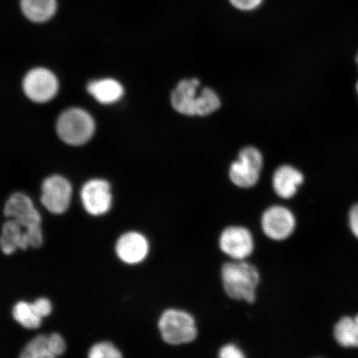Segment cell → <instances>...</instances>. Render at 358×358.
<instances>
[{
    "instance_id": "cell-1",
    "label": "cell",
    "mask_w": 358,
    "mask_h": 358,
    "mask_svg": "<svg viewBox=\"0 0 358 358\" xmlns=\"http://www.w3.org/2000/svg\"><path fill=\"white\" fill-rule=\"evenodd\" d=\"M224 290L232 299L252 303L256 301L259 273L252 264L243 261L227 262L222 268Z\"/></svg>"
},
{
    "instance_id": "cell-2",
    "label": "cell",
    "mask_w": 358,
    "mask_h": 358,
    "mask_svg": "<svg viewBox=\"0 0 358 358\" xmlns=\"http://www.w3.org/2000/svg\"><path fill=\"white\" fill-rule=\"evenodd\" d=\"M56 129L57 136L66 145L80 146L91 141L96 131V123L89 112L73 107L62 112Z\"/></svg>"
},
{
    "instance_id": "cell-3",
    "label": "cell",
    "mask_w": 358,
    "mask_h": 358,
    "mask_svg": "<svg viewBox=\"0 0 358 358\" xmlns=\"http://www.w3.org/2000/svg\"><path fill=\"white\" fill-rule=\"evenodd\" d=\"M159 329L164 341L170 345L189 343L198 336L194 317L176 308H169L161 315Z\"/></svg>"
},
{
    "instance_id": "cell-4",
    "label": "cell",
    "mask_w": 358,
    "mask_h": 358,
    "mask_svg": "<svg viewBox=\"0 0 358 358\" xmlns=\"http://www.w3.org/2000/svg\"><path fill=\"white\" fill-rule=\"evenodd\" d=\"M22 90L30 101L43 104L57 96L59 83L52 71L37 67L26 74L22 80Z\"/></svg>"
},
{
    "instance_id": "cell-5",
    "label": "cell",
    "mask_w": 358,
    "mask_h": 358,
    "mask_svg": "<svg viewBox=\"0 0 358 358\" xmlns=\"http://www.w3.org/2000/svg\"><path fill=\"white\" fill-rule=\"evenodd\" d=\"M263 166V157L256 148L246 147L240 152L238 160L232 163L229 176L237 187L248 189L257 185Z\"/></svg>"
},
{
    "instance_id": "cell-6",
    "label": "cell",
    "mask_w": 358,
    "mask_h": 358,
    "mask_svg": "<svg viewBox=\"0 0 358 358\" xmlns=\"http://www.w3.org/2000/svg\"><path fill=\"white\" fill-rule=\"evenodd\" d=\"M41 190V203L49 213L62 215L69 210L73 198V186L69 179L57 174L48 177Z\"/></svg>"
},
{
    "instance_id": "cell-7",
    "label": "cell",
    "mask_w": 358,
    "mask_h": 358,
    "mask_svg": "<svg viewBox=\"0 0 358 358\" xmlns=\"http://www.w3.org/2000/svg\"><path fill=\"white\" fill-rule=\"evenodd\" d=\"M80 201L85 211L94 217H100L108 213L113 203L111 186L102 178L87 181L80 190Z\"/></svg>"
},
{
    "instance_id": "cell-8",
    "label": "cell",
    "mask_w": 358,
    "mask_h": 358,
    "mask_svg": "<svg viewBox=\"0 0 358 358\" xmlns=\"http://www.w3.org/2000/svg\"><path fill=\"white\" fill-rule=\"evenodd\" d=\"M3 214L8 219L19 223L27 231L42 227V217L30 196L17 192L6 201Z\"/></svg>"
},
{
    "instance_id": "cell-9",
    "label": "cell",
    "mask_w": 358,
    "mask_h": 358,
    "mask_svg": "<svg viewBox=\"0 0 358 358\" xmlns=\"http://www.w3.org/2000/svg\"><path fill=\"white\" fill-rule=\"evenodd\" d=\"M295 224L294 214L283 206H272L263 213L262 217L264 234L275 241L287 239L292 235Z\"/></svg>"
},
{
    "instance_id": "cell-10",
    "label": "cell",
    "mask_w": 358,
    "mask_h": 358,
    "mask_svg": "<svg viewBox=\"0 0 358 358\" xmlns=\"http://www.w3.org/2000/svg\"><path fill=\"white\" fill-rule=\"evenodd\" d=\"M219 245L227 256L243 261L253 253L254 239L248 228L232 226L222 232Z\"/></svg>"
},
{
    "instance_id": "cell-11",
    "label": "cell",
    "mask_w": 358,
    "mask_h": 358,
    "mask_svg": "<svg viewBox=\"0 0 358 358\" xmlns=\"http://www.w3.org/2000/svg\"><path fill=\"white\" fill-rule=\"evenodd\" d=\"M66 343L60 334H40L26 344L20 357L22 358H55L64 355Z\"/></svg>"
},
{
    "instance_id": "cell-12",
    "label": "cell",
    "mask_w": 358,
    "mask_h": 358,
    "mask_svg": "<svg viewBox=\"0 0 358 358\" xmlns=\"http://www.w3.org/2000/svg\"><path fill=\"white\" fill-rule=\"evenodd\" d=\"M149 252V241L140 232H127L116 241V256L127 265H137L144 262Z\"/></svg>"
},
{
    "instance_id": "cell-13",
    "label": "cell",
    "mask_w": 358,
    "mask_h": 358,
    "mask_svg": "<svg viewBox=\"0 0 358 358\" xmlns=\"http://www.w3.org/2000/svg\"><path fill=\"white\" fill-rule=\"evenodd\" d=\"M199 86V80L196 78L181 80L172 93L171 102L174 110L182 115H196Z\"/></svg>"
},
{
    "instance_id": "cell-14",
    "label": "cell",
    "mask_w": 358,
    "mask_h": 358,
    "mask_svg": "<svg viewBox=\"0 0 358 358\" xmlns=\"http://www.w3.org/2000/svg\"><path fill=\"white\" fill-rule=\"evenodd\" d=\"M29 248L28 231L12 219H8L3 223L0 235V249L2 252L10 256L17 250H25Z\"/></svg>"
},
{
    "instance_id": "cell-15",
    "label": "cell",
    "mask_w": 358,
    "mask_h": 358,
    "mask_svg": "<svg viewBox=\"0 0 358 358\" xmlns=\"http://www.w3.org/2000/svg\"><path fill=\"white\" fill-rule=\"evenodd\" d=\"M303 182L302 173L289 165L280 167L273 176V187L275 194L285 199L292 198Z\"/></svg>"
},
{
    "instance_id": "cell-16",
    "label": "cell",
    "mask_w": 358,
    "mask_h": 358,
    "mask_svg": "<svg viewBox=\"0 0 358 358\" xmlns=\"http://www.w3.org/2000/svg\"><path fill=\"white\" fill-rule=\"evenodd\" d=\"M87 92L102 105L114 104L122 99L124 92L122 85L113 78L92 80L88 84Z\"/></svg>"
},
{
    "instance_id": "cell-17",
    "label": "cell",
    "mask_w": 358,
    "mask_h": 358,
    "mask_svg": "<svg viewBox=\"0 0 358 358\" xmlns=\"http://www.w3.org/2000/svg\"><path fill=\"white\" fill-rule=\"evenodd\" d=\"M22 15L35 24L52 19L57 10V0H20Z\"/></svg>"
},
{
    "instance_id": "cell-18",
    "label": "cell",
    "mask_w": 358,
    "mask_h": 358,
    "mask_svg": "<svg viewBox=\"0 0 358 358\" xmlns=\"http://www.w3.org/2000/svg\"><path fill=\"white\" fill-rule=\"evenodd\" d=\"M334 334L340 346L358 348V315L342 317L335 325Z\"/></svg>"
},
{
    "instance_id": "cell-19",
    "label": "cell",
    "mask_w": 358,
    "mask_h": 358,
    "mask_svg": "<svg viewBox=\"0 0 358 358\" xmlns=\"http://www.w3.org/2000/svg\"><path fill=\"white\" fill-rule=\"evenodd\" d=\"M12 315L17 324L27 329H37L42 324L43 317L36 310L34 303L17 302L13 306Z\"/></svg>"
},
{
    "instance_id": "cell-20",
    "label": "cell",
    "mask_w": 358,
    "mask_h": 358,
    "mask_svg": "<svg viewBox=\"0 0 358 358\" xmlns=\"http://www.w3.org/2000/svg\"><path fill=\"white\" fill-rule=\"evenodd\" d=\"M221 106L217 93L211 88H203L199 93L198 106H196V115L206 116L213 113Z\"/></svg>"
},
{
    "instance_id": "cell-21",
    "label": "cell",
    "mask_w": 358,
    "mask_h": 358,
    "mask_svg": "<svg viewBox=\"0 0 358 358\" xmlns=\"http://www.w3.org/2000/svg\"><path fill=\"white\" fill-rule=\"evenodd\" d=\"M122 356V352L113 343L106 341L94 344L88 352L90 358H120Z\"/></svg>"
},
{
    "instance_id": "cell-22",
    "label": "cell",
    "mask_w": 358,
    "mask_h": 358,
    "mask_svg": "<svg viewBox=\"0 0 358 358\" xmlns=\"http://www.w3.org/2000/svg\"><path fill=\"white\" fill-rule=\"evenodd\" d=\"M229 2L236 10L252 11L261 6L264 0H229Z\"/></svg>"
},
{
    "instance_id": "cell-23",
    "label": "cell",
    "mask_w": 358,
    "mask_h": 358,
    "mask_svg": "<svg viewBox=\"0 0 358 358\" xmlns=\"http://www.w3.org/2000/svg\"><path fill=\"white\" fill-rule=\"evenodd\" d=\"M33 303L36 310H37L43 319L51 315L52 312V304L48 299L43 297L38 298Z\"/></svg>"
},
{
    "instance_id": "cell-24",
    "label": "cell",
    "mask_w": 358,
    "mask_h": 358,
    "mask_svg": "<svg viewBox=\"0 0 358 358\" xmlns=\"http://www.w3.org/2000/svg\"><path fill=\"white\" fill-rule=\"evenodd\" d=\"M219 357L221 358H243L245 355L235 344H227L219 351Z\"/></svg>"
},
{
    "instance_id": "cell-25",
    "label": "cell",
    "mask_w": 358,
    "mask_h": 358,
    "mask_svg": "<svg viewBox=\"0 0 358 358\" xmlns=\"http://www.w3.org/2000/svg\"><path fill=\"white\" fill-rule=\"evenodd\" d=\"M349 226L353 235L358 238V203L353 206L349 213Z\"/></svg>"
},
{
    "instance_id": "cell-26",
    "label": "cell",
    "mask_w": 358,
    "mask_h": 358,
    "mask_svg": "<svg viewBox=\"0 0 358 358\" xmlns=\"http://www.w3.org/2000/svg\"><path fill=\"white\" fill-rule=\"evenodd\" d=\"M356 62H357V64L358 65V53H357V55Z\"/></svg>"
},
{
    "instance_id": "cell-27",
    "label": "cell",
    "mask_w": 358,
    "mask_h": 358,
    "mask_svg": "<svg viewBox=\"0 0 358 358\" xmlns=\"http://www.w3.org/2000/svg\"><path fill=\"white\" fill-rule=\"evenodd\" d=\"M357 94H358V82H357Z\"/></svg>"
}]
</instances>
